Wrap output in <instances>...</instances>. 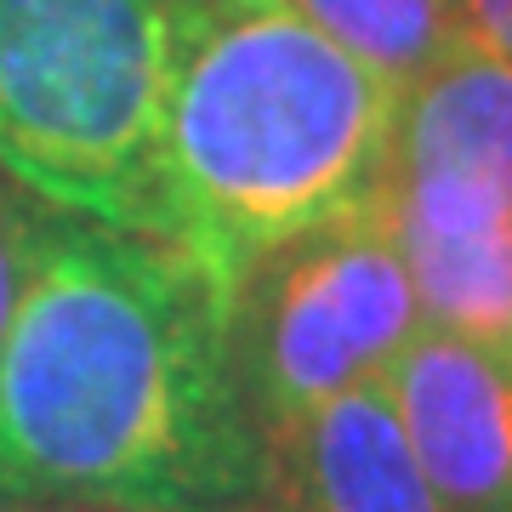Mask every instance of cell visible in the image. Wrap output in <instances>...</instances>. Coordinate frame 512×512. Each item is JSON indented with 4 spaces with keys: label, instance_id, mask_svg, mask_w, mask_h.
<instances>
[{
    "label": "cell",
    "instance_id": "1",
    "mask_svg": "<svg viewBox=\"0 0 512 512\" xmlns=\"http://www.w3.org/2000/svg\"><path fill=\"white\" fill-rule=\"evenodd\" d=\"M256 484L234 296L160 239L46 211L0 342V501L251 512Z\"/></svg>",
    "mask_w": 512,
    "mask_h": 512
},
{
    "label": "cell",
    "instance_id": "2",
    "mask_svg": "<svg viewBox=\"0 0 512 512\" xmlns=\"http://www.w3.org/2000/svg\"><path fill=\"white\" fill-rule=\"evenodd\" d=\"M399 86L285 0H165V245L222 291L251 262L370 205Z\"/></svg>",
    "mask_w": 512,
    "mask_h": 512
},
{
    "label": "cell",
    "instance_id": "3",
    "mask_svg": "<svg viewBox=\"0 0 512 512\" xmlns=\"http://www.w3.org/2000/svg\"><path fill=\"white\" fill-rule=\"evenodd\" d=\"M165 0H0V177L160 239Z\"/></svg>",
    "mask_w": 512,
    "mask_h": 512
},
{
    "label": "cell",
    "instance_id": "4",
    "mask_svg": "<svg viewBox=\"0 0 512 512\" xmlns=\"http://www.w3.org/2000/svg\"><path fill=\"white\" fill-rule=\"evenodd\" d=\"M416 330V285L370 205L274 245L234 285V359L262 433L382 382Z\"/></svg>",
    "mask_w": 512,
    "mask_h": 512
},
{
    "label": "cell",
    "instance_id": "5",
    "mask_svg": "<svg viewBox=\"0 0 512 512\" xmlns=\"http://www.w3.org/2000/svg\"><path fill=\"white\" fill-rule=\"evenodd\" d=\"M370 211L393 234L512 222V57L461 35L404 86Z\"/></svg>",
    "mask_w": 512,
    "mask_h": 512
},
{
    "label": "cell",
    "instance_id": "6",
    "mask_svg": "<svg viewBox=\"0 0 512 512\" xmlns=\"http://www.w3.org/2000/svg\"><path fill=\"white\" fill-rule=\"evenodd\" d=\"M382 387L444 512H512V348L421 319Z\"/></svg>",
    "mask_w": 512,
    "mask_h": 512
},
{
    "label": "cell",
    "instance_id": "7",
    "mask_svg": "<svg viewBox=\"0 0 512 512\" xmlns=\"http://www.w3.org/2000/svg\"><path fill=\"white\" fill-rule=\"evenodd\" d=\"M251 512H444L382 382L262 433Z\"/></svg>",
    "mask_w": 512,
    "mask_h": 512
},
{
    "label": "cell",
    "instance_id": "8",
    "mask_svg": "<svg viewBox=\"0 0 512 512\" xmlns=\"http://www.w3.org/2000/svg\"><path fill=\"white\" fill-rule=\"evenodd\" d=\"M285 6L365 69L393 80L399 92L461 40L450 0H285Z\"/></svg>",
    "mask_w": 512,
    "mask_h": 512
},
{
    "label": "cell",
    "instance_id": "9",
    "mask_svg": "<svg viewBox=\"0 0 512 512\" xmlns=\"http://www.w3.org/2000/svg\"><path fill=\"white\" fill-rule=\"evenodd\" d=\"M40 217L29 205L12 177H0V342L12 330V313L23 302V285H29V268H35V239H40Z\"/></svg>",
    "mask_w": 512,
    "mask_h": 512
},
{
    "label": "cell",
    "instance_id": "10",
    "mask_svg": "<svg viewBox=\"0 0 512 512\" xmlns=\"http://www.w3.org/2000/svg\"><path fill=\"white\" fill-rule=\"evenodd\" d=\"M461 18V35L512 57V0H450Z\"/></svg>",
    "mask_w": 512,
    "mask_h": 512
},
{
    "label": "cell",
    "instance_id": "11",
    "mask_svg": "<svg viewBox=\"0 0 512 512\" xmlns=\"http://www.w3.org/2000/svg\"><path fill=\"white\" fill-rule=\"evenodd\" d=\"M6 512H120V507H74V501H6Z\"/></svg>",
    "mask_w": 512,
    "mask_h": 512
}]
</instances>
